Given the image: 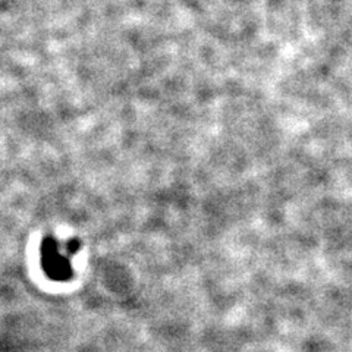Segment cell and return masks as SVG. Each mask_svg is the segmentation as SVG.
<instances>
[{
  "instance_id": "6da1fadb",
  "label": "cell",
  "mask_w": 352,
  "mask_h": 352,
  "mask_svg": "<svg viewBox=\"0 0 352 352\" xmlns=\"http://www.w3.org/2000/svg\"><path fill=\"white\" fill-rule=\"evenodd\" d=\"M41 254H43V266L46 269V273L53 279H63L68 276L69 273V266L68 261L65 260L59 254L58 245L54 244L52 239H46L41 248Z\"/></svg>"
}]
</instances>
